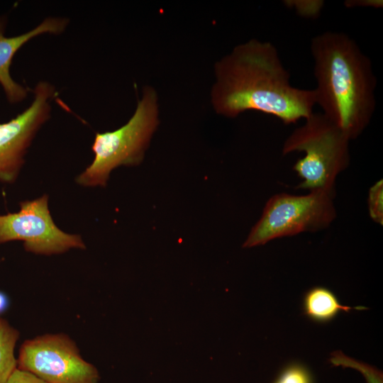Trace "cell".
Returning <instances> with one entry per match:
<instances>
[{"label": "cell", "instance_id": "cell-1", "mask_svg": "<svg viewBox=\"0 0 383 383\" xmlns=\"http://www.w3.org/2000/svg\"><path fill=\"white\" fill-rule=\"evenodd\" d=\"M214 76L211 101L223 116L255 111L292 124L313 113V89L292 86L290 74L270 42L253 38L236 45L215 63Z\"/></svg>", "mask_w": 383, "mask_h": 383}, {"label": "cell", "instance_id": "cell-2", "mask_svg": "<svg viewBox=\"0 0 383 383\" xmlns=\"http://www.w3.org/2000/svg\"><path fill=\"white\" fill-rule=\"evenodd\" d=\"M316 104L350 139L368 126L376 106V77L372 63L347 34L326 31L314 36Z\"/></svg>", "mask_w": 383, "mask_h": 383}, {"label": "cell", "instance_id": "cell-3", "mask_svg": "<svg viewBox=\"0 0 383 383\" xmlns=\"http://www.w3.org/2000/svg\"><path fill=\"white\" fill-rule=\"evenodd\" d=\"M159 122L157 94L154 88L146 86L126 124L115 131L96 134L91 146L94 160L77 177V182L84 187H104L116 167L140 163Z\"/></svg>", "mask_w": 383, "mask_h": 383}, {"label": "cell", "instance_id": "cell-4", "mask_svg": "<svg viewBox=\"0 0 383 383\" xmlns=\"http://www.w3.org/2000/svg\"><path fill=\"white\" fill-rule=\"evenodd\" d=\"M345 134L326 116L313 113L286 139L282 153L305 152L293 167L302 179L297 188L323 190L335 195L337 176L350 162Z\"/></svg>", "mask_w": 383, "mask_h": 383}, {"label": "cell", "instance_id": "cell-5", "mask_svg": "<svg viewBox=\"0 0 383 383\" xmlns=\"http://www.w3.org/2000/svg\"><path fill=\"white\" fill-rule=\"evenodd\" d=\"M334 196L323 190L310 191L305 195L281 193L272 196L243 248L261 245L276 238L327 228L336 216Z\"/></svg>", "mask_w": 383, "mask_h": 383}, {"label": "cell", "instance_id": "cell-6", "mask_svg": "<svg viewBox=\"0 0 383 383\" xmlns=\"http://www.w3.org/2000/svg\"><path fill=\"white\" fill-rule=\"evenodd\" d=\"M17 368L47 383H99L96 368L79 355L75 343L64 334H47L25 341Z\"/></svg>", "mask_w": 383, "mask_h": 383}, {"label": "cell", "instance_id": "cell-7", "mask_svg": "<svg viewBox=\"0 0 383 383\" xmlns=\"http://www.w3.org/2000/svg\"><path fill=\"white\" fill-rule=\"evenodd\" d=\"M12 240L23 241L28 252L47 255L85 248L80 235L67 233L55 225L47 195L21 202L16 213L0 215V243Z\"/></svg>", "mask_w": 383, "mask_h": 383}, {"label": "cell", "instance_id": "cell-8", "mask_svg": "<svg viewBox=\"0 0 383 383\" xmlns=\"http://www.w3.org/2000/svg\"><path fill=\"white\" fill-rule=\"evenodd\" d=\"M30 106L11 121L0 123V181L11 183L24 163V156L36 133L49 118L56 91L47 82L35 86Z\"/></svg>", "mask_w": 383, "mask_h": 383}, {"label": "cell", "instance_id": "cell-9", "mask_svg": "<svg viewBox=\"0 0 383 383\" xmlns=\"http://www.w3.org/2000/svg\"><path fill=\"white\" fill-rule=\"evenodd\" d=\"M69 21L65 18L49 17L30 31L13 37L4 35V24L0 21V84L11 103L23 101L28 89L16 83L10 75V65L16 52L28 41L38 35L62 33Z\"/></svg>", "mask_w": 383, "mask_h": 383}, {"label": "cell", "instance_id": "cell-10", "mask_svg": "<svg viewBox=\"0 0 383 383\" xmlns=\"http://www.w3.org/2000/svg\"><path fill=\"white\" fill-rule=\"evenodd\" d=\"M352 309L363 310V306L350 307L340 304L335 294L324 287L310 289L303 299L304 315L313 321L327 323L335 318L340 311L350 312Z\"/></svg>", "mask_w": 383, "mask_h": 383}, {"label": "cell", "instance_id": "cell-11", "mask_svg": "<svg viewBox=\"0 0 383 383\" xmlns=\"http://www.w3.org/2000/svg\"><path fill=\"white\" fill-rule=\"evenodd\" d=\"M18 331L0 317V383H5L17 368L14 349Z\"/></svg>", "mask_w": 383, "mask_h": 383}, {"label": "cell", "instance_id": "cell-12", "mask_svg": "<svg viewBox=\"0 0 383 383\" xmlns=\"http://www.w3.org/2000/svg\"><path fill=\"white\" fill-rule=\"evenodd\" d=\"M273 383H314V379L304 365L292 362L284 367Z\"/></svg>", "mask_w": 383, "mask_h": 383}, {"label": "cell", "instance_id": "cell-13", "mask_svg": "<svg viewBox=\"0 0 383 383\" xmlns=\"http://www.w3.org/2000/svg\"><path fill=\"white\" fill-rule=\"evenodd\" d=\"M368 210L370 218L376 223L383 224V181L372 185L368 194Z\"/></svg>", "mask_w": 383, "mask_h": 383}, {"label": "cell", "instance_id": "cell-14", "mask_svg": "<svg viewBox=\"0 0 383 383\" xmlns=\"http://www.w3.org/2000/svg\"><path fill=\"white\" fill-rule=\"evenodd\" d=\"M352 368L360 371L367 383H383L382 372L372 366L355 360Z\"/></svg>", "mask_w": 383, "mask_h": 383}, {"label": "cell", "instance_id": "cell-15", "mask_svg": "<svg viewBox=\"0 0 383 383\" xmlns=\"http://www.w3.org/2000/svg\"><path fill=\"white\" fill-rule=\"evenodd\" d=\"M5 383H47L34 374L16 368Z\"/></svg>", "mask_w": 383, "mask_h": 383}, {"label": "cell", "instance_id": "cell-16", "mask_svg": "<svg viewBox=\"0 0 383 383\" xmlns=\"http://www.w3.org/2000/svg\"><path fill=\"white\" fill-rule=\"evenodd\" d=\"M9 300L7 295L0 292V314L4 312L9 307Z\"/></svg>", "mask_w": 383, "mask_h": 383}]
</instances>
